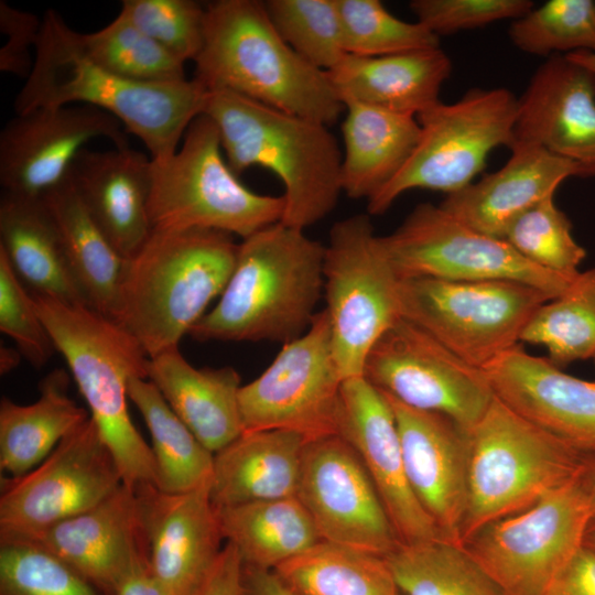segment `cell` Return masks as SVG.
I'll use <instances>...</instances> for the list:
<instances>
[{"label": "cell", "instance_id": "obj_1", "mask_svg": "<svg viewBox=\"0 0 595 595\" xmlns=\"http://www.w3.org/2000/svg\"><path fill=\"white\" fill-rule=\"evenodd\" d=\"M208 90L196 79L143 83L115 75L91 63L78 48L76 31L47 10L34 50V64L14 99V111L80 102L116 117L138 137L152 160L178 149L191 122L204 112Z\"/></svg>", "mask_w": 595, "mask_h": 595}, {"label": "cell", "instance_id": "obj_2", "mask_svg": "<svg viewBox=\"0 0 595 595\" xmlns=\"http://www.w3.org/2000/svg\"><path fill=\"white\" fill-rule=\"evenodd\" d=\"M279 221L239 244L218 303L191 328L196 340L277 342L304 334L324 291L325 245Z\"/></svg>", "mask_w": 595, "mask_h": 595}, {"label": "cell", "instance_id": "obj_3", "mask_svg": "<svg viewBox=\"0 0 595 595\" xmlns=\"http://www.w3.org/2000/svg\"><path fill=\"white\" fill-rule=\"evenodd\" d=\"M194 79L278 110L331 126L345 105L323 72L275 31L263 1L216 0L205 6L204 43Z\"/></svg>", "mask_w": 595, "mask_h": 595}, {"label": "cell", "instance_id": "obj_4", "mask_svg": "<svg viewBox=\"0 0 595 595\" xmlns=\"http://www.w3.org/2000/svg\"><path fill=\"white\" fill-rule=\"evenodd\" d=\"M238 248L231 235L218 230H152L127 260L117 323L149 358L177 348L221 295Z\"/></svg>", "mask_w": 595, "mask_h": 595}, {"label": "cell", "instance_id": "obj_5", "mask_svg": "<svg viewBox=\"0 0 595 595\" xmlns=\"http://www.w3.org/2000/svg\"><path fill=\"white\" fill-rule=\"evenodd\" d=\"M203 113L215 122L237 175L260 166L282 182L281 223L305 230L335 208L343 154L328 126L228 90L208 91Z\"/></svg>", "mask_w": 595, "mask_h": 595}, {"label": "cell", "instance_id": "obj_6", "mask_svg": "<svg viewBox=\"0 0 595 595\" xmlns=\"http://www.w3.org/2000/svg\"><path fill=\"white\" fill-rule=\"evenodd\" d=\"M55 348L112 453L125 485L156 484L151 447L128 411V382L148 379L149 357L121 325L85 305L31 293Z\"/></svg>", "mask_w": 595, "mask_h": 595}, {"label": "cell", "instance_id": "obj_7", "mask_svg": "<svg viewBox=\"0 0 595 595\" xmlns=\"http://www.w3.org/2000/svg\"><path fill=\"white\" fill-rule=\"evenodd\" d=\"M468 501L461 543L577 478L588 455L536 425L495 396L469 431Z\"/></svg>", "mask_w": 595, "mask_h": 595}, {"label": "cell", "instance_id": "obj_8", "mask_svg": "<svg viewBox=\"0 0 595 595\" xmlns=\"http://www.w3.org/2000/svg\"><path fill=\"white\" fill-rule=\"evenodd\" d=\"M284 206L282 195L259 194L239 181L215 122L204 113L187 127L172 156L151 159L152 230L210 229L245 239L281 221Z\"/></svg>", "mask_w": 595, "mask_h": 595}, {"label": "cell", "instance_id": "obj_9", "mask_svg": "<svg viewBox=\"0 0 595 595\" xmlns=\"http://www.w3.org/2000/svg\"><path fill=\"white\" fill-rule=\"evenodd\" d=\"M518 98L505 88L468 90L461 99L419 115V141L401 171L367 201L369 215H381L403 193L463 190L485 169L489 153L515 142Z\"/></svg>", "mask_w": 595, "mask_h": 595}, {"label": "cell", "instance_id": "obj_10", "mask_svg": "<svg viewBox=\"0 0 595 595\" xmlns=\"http://www.w3.org/2000/svg\"><path fill=\"white\" fill-rule=\"evenodd\" d=\"M324 294L342 378L360 377L368 353L401 318L400 284L369 214L333 225L325 245Z\"/></svg>", "mask_w": 595, "mask_h": 595}, {"label": "cell", "instance_id": "obj_11", "mask_svg": "<svg viewBox=\"0 0 595 595\" xmlns=\"http://www.w3.org/2000/svg\"><path fill=\"white\" fill-rule=\"evenodd\" d=\"M551 299L509 280L411 278L400 284L401 316L480 369L519 345L533 314Z\"/></svg>", "mask_w": 595, "mask_h": 595}, {"label": "cell", "instance_id": "obj_12", "mask_svg": "<svg viewBox=\"0 0 595 595\" xmlns=\"http://www.w3.org/2000/svg\"><path fill=\"white\" fill-rule=\"evenodd\" d=\"M578 477L463 543L505 595H543L583 547L593 516Z\"/></svg>", "mask_w": 595, "mask_h": 595}, {"label": "cell", "instance_id": "obj_13", "mask_svg": "<svg viewBox=\"0 0 595 595\" xmlns=\"http://www.w3.org/2000/svg\"><path fill=\"white\" fill-rule=\"evenodd\" d=\"M122 484L117 462L89 416L37 466L19 477L1 476L0 541H33Z\"/></svg>", "mask_w": 595, "mask_h": 595}, {"label": "cell", "instance_id": "obj_14", "mask_svg": "<svg viewBox=\"0 0 595 595\" xmlns=\"http://www.w3.org/2000/svg\"><path fill=\"white\" fill-rule=\"evenodd\" d=\"M381 240L401 280H509L534 286L554 299L574 279L531 263L506 240L479 232L430 203L418 205Z\"/></svg>", "mask_w": 595, "mask_h": 595}, {"label": "cell", "instance_id": "obj_15", "mask_svg": "<svg viewBox=\"0 0 595 595\" xmlns=\"http://www.w3.org/2000/svg\"><path fill=\"white\" fill-rule=\"evenodd\" d=\"M343 381L323 310L304 334L282 345L259 377L241 386L244 432L283 430L307 442L338 434Z\"/></svg>", "mask_w": 595, "mask_h": 595}, {"label": "cell", "instance_id": "obj_16", "mask_svg": "<svg viewBox=\"0 0 595 595\" xmlns=\"http://www.w3.org/2000/svg\"><path fill=\"white\" fill-rule=\"evenodd\" d=\"M363 376L401 403L442 413L467 431L495 398L488 376L401 317L368 353Z\"/></svg>", "mask_w": 595, "mask_h": 595}, {"label": "cell", "instance_id": "obj_17", "mask_svg": "<svg viewBox=\"0 0 595 595\" xmlns=\"http://www.w3.org/2000/svg\"><path fill=\"white\" fill-rule=\"evenodd\" d=\"M296 497L323 541L380 556L401 544L363 461L338 434L306 443Z\"/></svg>", "mask_w": 595, "mask_h": 595}, {"label": "cell", "instance_id": "obj_18", "mask_svg": "<svg viewBox=\"0 0 595 595\" xmlns=\"http://www.w3.org/2000/svg\"><path fill=\"white\" fill-rule=\"evenodd\" d=\"M125 127L91 106L40 108L17 115L0 133V184L4 193L42 199L62 184L85 145L97 138L129 147Z\"/></svg>", "mask_w": 595, "mask_h": 595}, {"label": "cell", "instance_id": "obj_19", "mask_svg": "<svg viewBox=\"0 0 595 595\" xmlns=\"http://www.w3.org/2000/svg\"><path fill=\"white\" fill-rule=\"evenodd\" d=\"M338 435L363 461L401 543L444 538L408 482L391 404L364 376L343 381Z\"/></svg>", "mask_w": 595, "mask_h": 595}, {"label": "cell", "instance_id": "obj_20", "mask_svg": "<svg viewBox=\"0 0 595 595\" xmlns=\"http://www.w3.org/2000/svg\"><path fill=\"white\" fill-rule=\"evenodd\" d=\"M134 491L151 574L172 595H192L223 549L210 483L184 493H166L145 483Z\"/></svg>", "mask_w": 595, "mask_h": 595}, {"label": "cell", "instance_id": "obj_21", "mask_svg": "<svg viewBox=\"0 0 595 595\" xmlns=\"http://www.w3.org/2000/svg\"><path fill=\"white\" fill-rule=\"evenodd\" d=\"M383 394L396 415L415 497L444 538L461 543L468 501L469 431L442 413L414 409Z\"/></svg>", "mask_w": 595, "mask_h": 595}, {"label": "cell", "instance_id": "obj_22", "mask_svg": "<svg viewBox=\"0 0 595 595\" xmlns=\"http://www.w3.org/2000/svg\"><path fill=\"white\" fill-rule=\"evenodd\" d=\"M515 142L537 144L575 164L580 176H595V74L566 55L548 57L518 99Z\"/></svg>", "mask_w": 595, "mask_h": 595}, {"label": "cell", "instance_id": "obj_23", "mask_svg": "<svg viewBox=\"0 0 595 595\" xmlns=\"http://www.w3.org/2000/svg\"><path fill=\"white\" fill-rule=\"evenodd\" d=\"M33 542L102 595H116L130 573L149 563L137 495L125 484L95 507L53 526Z\"/></svg>", "mask_w": 595, "mask_h": 595}, {"label": "cell", "instance_id": "obj_24", "mask_svg": "<svg viewBox=\"0 0 595 595\" xmlns=\"http://www.w3.org/2000/svg\"><path fill=\"white\" fill-rule=\"evenodd\" d=\"M516 412L586 455H595V382L565 374L519 345L484 369Z\"/></svg>", "mask_w": 595, "mask_h": 595}, {"label": "cell", "instance_id": "obj_25", "mask_svg": "<svg viewBox=\"0 0 595 595\" xmlns=\"http://www.w3.org/2000/svg\"><path fill=\"white\" fill-rule=\"evenodd\" d=\"M67 177L116 250L126 260L132 258L152 231L148 209L151 158L130 147L84 149Z\"/></svg>", "mask_w": 595, "mask_h": 595}, {"label": "cell", "instance_id": "obj_26", "mask_svg": "<svg viewBox=\"0 0 595 595\" xmlns=\"http://www.w3.org/2000/svg\"><path fill=\"white\" fill-rule=\"evenodd\" d=\"M510 150L504 166L447 195L440 206L475 230L504 239L517 217L554 196L566 178L580 176L575 164L537 144L515 142Z\"/></svg>", "mask_w": 595, "mask_h": 595}, {"label": "cell", "instance_id": "obj_27", "mask_svg": "<svg viewBox=\"0 0 595 595\" xmlns=\"http://www.w3.org/2000/svg\"><path fill=\"white\" fill-rule=\"evenodd\" d=\"M451 72V58L435 47L381 56L346 54L326 73L344 105L360 102L418 117L441 101Z\"/></svg>", "mask_w": 595, "mask_h": 595}, {"label": "cell", "instance_id": "obj_28", "mask_svg": "<svg viewBox=\"0 0 595 595\" xmlns=\"http://www.w3.org/2000/svg\"><path fill=\"white\" fill-rule=\"evenodd\" d=\"M148 379L212 453H217L244 432L239 408L240 376L235 368H196L177 347L149 358Z\"/></svg>", "mask_w": 595, "mask_h": 595}, {"label": "cell", "instance_id": "obj_29", "mask_svg": "<svg viewBox=\"0 0 595 595\" xmlns=\"http://www.w3.org/2000/svg\"><path fill=\"white\" fill-rule=\"evenodd\" d=\"M307 441L283 430L242 432L214 454L216 508L296 496Z\"/></svg>", "mask_w": 595, "mask_h": 595}, {"label": "cell", "instance_id": "obj_30", "mask_svg": "<svg viewBox=\"0 0 595 595\" xmlns=\"http://www.w3.org/2000/svg\"><path fill=\"white\" fill-rule=\"evenodd\" d=\"M0 250L30 293L88 306L42 199L2 192Z\"/></svg>", "mask_w": 595, "mask_h": 595}, {"label": "cell", "instance_id": "obj_31", "mask_svg": "<svg viewBox=\"0 0 595 595\" xmlns=\"http://www.w3.org/2000/svg\"><path fill=\"white\" fill-rule=\"evenodd\" d=\"M342 192L369 201L404 166L420 138L418 118L360 102L345 104Z\"/></svg>", "mask_w": 595, "mask_h": 595}, {"label": "cell", "instance_id": "obj_32", "mask_svg": "<svg viewBox=\"0 0 595 595\" xmlns=\"http://www.w3.org/2000/svg\"><path fill=\"white\" fill-rule=\"evenodd\" d=\"M42 201L88 306L117 323L127 260L91 218L68 177Z\"/></svg>", "mask_w": 595, "mask_h": 595}, {"label": "cell", "instance_id": "obj_33", "mask_svg": "<svg viewBox=\"0 0 595 595\" xmlns=\"http://www.w3.org/2000/svg\"><path fill=\"white\" fill-rule=\"evenodd\" d=\"M40 397L18 404L0 401V470L19 477L44 461L60 442L89 416L68 394V376L55 369L40 382Z\"/></svg>", "mask_w": 595, "mask_h": 595}, {"label": "cell", "instance_id": "obj_34", "mask_svg": "<svg viewBox=\"0 0 595 595\" xmlns=\"http://www.w3.org/2000/svg\"><path fill=\"white\" fill-rule=\"evenodd\" d=\"M220 529L246 566L273 571L322 540L296 496L217 508Z\"/></svg>", "mask_w": 595, "mask_h": 595}, {"label": "cell", "instance_id": "obj_35", "mask_svg": "<svg viewBox=\"0 0 595 595\" xmlns=\"http://www.w3.org/2000/svg\"><path fill=\"white\" fill-rule=\"evenodd\" d=\"M128 398L151 436L155 486L166 493H184L212 483L214 453L173 412L158 388L147 378L132 377Z\"/></svg>", "mask_w": 595, "mask_h": 595}, {"label": "cell", "instance_id": "obj_36", "mask_svg": "<svg viewBox=\"0 0 595 595\" xmlns=\"http://www.w3.org/2000/svg\"><path fill=\"white\" fill-rule=\"evenodd\" d=\"M273 572L299 595H402L385 556L326 541Z\"/></svg>", "mask_w": 595, "mask_h": 595}, {"label": "cell", "instance_id": "obj_37", "mask_svg": "<svg viewBox=\"0 0 595 595\" xmlns=\"http://www.w3.org/2000/svg\"><path fill=\"white\" fill-rule=\"evenodd\" d=\"M385 558L402 595H505L462 543L446 538L401 543Z\"/></svg>", "mask_w": 595, "mask_h": 595}, {"label": "cell", "instance_id": "obj_38", "mask_svg": "<svg viewBox=\"0 0 595 595\" xmlns=\"http://www.w3.org/2000/svg\"><path fill=\"white\" fill-rule=\"evenodd\" d=\"M520 342L547 348L562 368L595 356V266L573 279L567 290L545 302L524 327Z\"/></svg>", "mask_w": 595, "mask_h": 595}, {"label": "cell", "instance_id": "obj_39", "mask_svg": "<svg viewBox=\"0 0 595 595\" xmlns=\"http://www.w3.org/2000/svg\"><path fill=\"white\" fill-rule=\"evenodd\" d=\"M76 42L91 63L123 78L143 83L187 79L184 64L121 13L96 32H76Z\"/></svg>", "mask_w": 595, "mask_h": 595}, {"label": "cell", "instance_id": "obj_40", "mask_svg": "<svg viewBox=\"0 0 595 595\" xmlns=\"http://www.w3.org/2000/svg\"><path fill=\"white\" fill-rule=\"evenodd\" d=\"M508 33L512 44L528 54L595 53V1H547L513 20Z\"/></svg>", "mask_w": 595, "mask_h": 595}, {"label": "cell", "instance_id": "obj_41", "mask_svg": "<svg viewBox=\"0 0 595 595\" xmlns=\"http://www.w3.org/2000/svg\"><path fill=\"white\" fill-rule=\"evenodd\" d=\"M282 40L312 66L328 72L347 54L336 0H267Z\"/></svg>", "mask_w": 595, "mask_h": 595}, {"label": "cell", "instance_id": "obj_42", "mask_svg": "<svg viewBox=\"0 0 595 595\" xmlns=\"http://www.w3.org/2000/svg\"><path fill=\"white\" fill-rule=\"evenodd\" d=\"M347 54L381 56L440 47L425 25L394 17L379 0H336Z\"/></svg>", "mask_w": 595, "mask_h": 595}, {"label": "cell", "instance_id": "obj_43", "mask_svg": "<svg viewBox=\"0 0 595 595\" xmlns=\"http://www.w3.org/2000/svg\"><path fill=\"white\" fill-rule=\"evenodd\" d=\"M506 240L531 263L567 278L577 275L585 249L572 235V224L549 196L517 217L508 227Z\"/></svg>", "mask_w": 595, "mask_h": 595}, {"label": "cell", "instance_id": "obj_44", "mask_svg": "<svg viewBox=\"0 0 595 595\" xmlns=\"http://www.w3.org/2000/svg\"><path fill=\"white\" fill-rule=\"evenodd\" d=\"M0 595H102L33 541H0Z\"/></svg>", "mask_w": 595, "mask_h": 595}, {"label": "cell", "instance_id": "obj_45", "mask_svg": "<svg viewBox=\"0 0 595 595\" xmlns=\"http://www.w3.org/2000/svg\"><path fill=\"white\" fill-rule=\"evenodd\" d=\"M119 13L185 64L204 43L205 7L194 0H122Z\"/></svg>", "mask_w": 595, "mask_h": 595}, {"label": "cell", "instance_id": "obj_46", "mask_svg": "<svg viewBox=\"0 0 595 595\" xmlns=\"http://www.w3.org/2000/svg\"><path fill=\"white\" fill-rule=\"evenodd\" d=\"M0 331L14 340L22 356L43 367L56 350L30 291L0 250Z\"/></svg>", "mask_w": 595, "mask_h": 595}, {"label": "cell", "instance_id": "obj_47", "mask_svg": "<svg viewBox=\"0 0 595 595\" xmlns=\"http://www.w3.org/2000/svg\"><path fill=\"white\" fill-rule=\"evenodd\" d=\"M416 21L432 33L447 35L482 28L500 20H516L528 13L530 0H413L409 4Z\"/></svg>", "mask_w": 595, "mask_h": 595}, {"label": "cell", "instance_id": "obj_48", "mask_svg": "<svg viewBox=\"0 0 595 595\" xmlns=\"http://www.w3.org/2000/svg\"><path fill=\"white\" fill-rule=\"evenodd\" d=\"M41 26L42 20L35 14L0 1V29L8 37L0 50L1 72L28 78L34 64L30 48H35Z\"/></svg>", "mask_w": 595, "mask_h": 595}, {"label": "cell", "instance_id": "obj_49", "mask_svg": "<svg viewBox=\"0 0 595 595\" xmlns=\"http://www.w3.org/2000/svg\"><path fill=\"white\" fill-rule=\"evenodd\" d=\"M242 571L244 563L237 549L226 542L192 595H241Z\"/></svg>", "mask_w": 595, "mask_h": 595}, {"label": "cell", "instance_id": "obj_50", "mask_svg": "<svg viewBox=\"0 0 595 595\" xmlns=\"http://www.w3.org/2000/svg\"><path fill=\"white\" fill-rule=\"evenodd\" d=\"M543 595H595V551L583 545Z\"/></svg>", "mask_w": 595, "mask_h": 595}, {"label": "cell", "instance_id": "obj_51", "mask_svg": "<svg viewBox=\"0 0 595 595\" xmlns=\"http://www.w3.org/2000/svg\"><path fill=\"white\" fill-rule=\"evenodd\" d=\"M241 595H299L289 588L273 571L244 565Z\"/></svg>", "mask_w": 595, "mask_h": 595}, {"label": "cell", "instance_id": "obj_52", "mask_svg": "<svg viewBox=\"0 0 595 595\" xmlns=\"http://www.w3.org/2000/svg\"><path fill=\"white\" fill-rule=\"evenodd\" d=\"M116 595H172L150 572L149 563L130 573Z\"/></svg>", "mask_w": 595, "mask_h": 595}, {"label": "cell", "instance_id": "obj_53", "mask_svg": "<svg viewBox=\"0 0 595 595\" xmlns=\"http://www.w3.org/2000/svg\"><path fill=\"white\" fill-rule=\"evenodd\" d=\"M580 483L588 498L593 520L595 519V455H588L580 474Z\"/></svg>", "mask_w": 595, "mask_h": 595}, {"label": "cell", "instance_id": "obj_54", "mask_svg": "<svg viewBox=\"0 0 595 595\" xmlns=\"http://www.w3.org/2000/svg\"><path fill=\"white\" fill-rule=\"evenodd\" d=\"M22 354L19 349L11 347H1L0 350V372L6 375L13 370L21 361Z\"/></svg>", "mask_w": 595, "mask_h": 595}, {"label": "cell", "instance_id": "obj_55", "mask_svg": "<svg viewBox=\"0 0 595 595\" xmlns=\"http://www.w3.org/2000/svg\"><path fill=\"white\" fill-rule=\"evenodd\" d=\"M572 61L583 65L595 74V53L575 52L566 55Z\"/></svg>", "mask_w": 595, "mask_h": 595}, {"label": "cell", "instance_id": "obj_56", "mask_svg": "<svg viewBox=\"0 0 595 595\" xmlns=\"http://www.w3.org/2000/svg\"><path fill=\"white\" fill-rule=\"evenodd\" d=\"M583 545L595 551V519L592 520L585 532Z\"/></svg>", "mask_w": 595, "mask_h": 595}, {"label": "cell", "instance_id": "obj_57", "mask_svg": "<svg viewBox=\"0 0 595 595\" xmlns=\"http://www.w3.org/2000/svg\"><path fill=\"white\" fill-rule=\"evenodd\" d=\"M593 359H594V361H595V356H594V358H593Z\"/></svg>", "mask_w": 595, "mask_h": 595}]
</instances>
